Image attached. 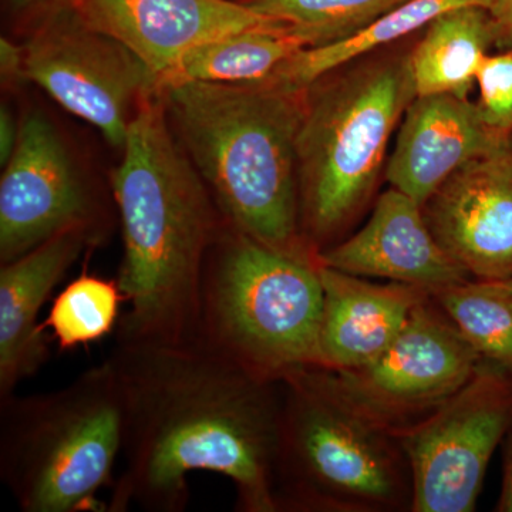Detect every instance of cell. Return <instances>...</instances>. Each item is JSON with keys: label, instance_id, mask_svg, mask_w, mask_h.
<instances>
[{"label": "cell", "instance_id": "obj_15", "mask_svg": "<svg viewBox=\"0 0 512 512\" xmlns=\"http://www.w3.org/2000/svg\"><path fill=\"white\" fill-rule=\"evenodd\" d=\"M510 136L488 126L478 104L467 97L417 96L407 107L387 165V180L423 207L461 165L494 150Z\"/></svg>", "mask_w": 512, "mask_h": 512}, {"label": "cell", "instance_id": "obj_2", "mask_svg": "<svg viewBox=\"0 0 512 512\" xmlns=\"http://www.w3.org/2000/svg\"><path fill=\"white\" fill-rule=\"evenodd\" d=\"M121 150L110 191L124 245L116 281L128 308L116 343H192L202 271L227 221L175 136L160 93L141 101Z\"/></svg>", "mask_w": 512, "mask_h": 512}, {"label": "cell", "instance_id": "obj_17", "mask_svg": "<svg viewBox=\"0 0 512 512\" xmlns=\"http://www.w3.org/2000/svg\"><path fill=\"white\" fill-rule=\"evenodd\" d=\"M319 274L323 312L316 366L328 370L356 369L375 360L402 332L413 309L433 296L417 286L376 284L320 264Z\"/></svg>", "mask_w": 512, "mask_h": 512}, {"label": "cell", "instance_id": "obj_28", "mask_svg": "<svg viewBox=\"0 0 512 512\" xmlns=\"http://www.w3.org/2000/svg\"><path fill=\"white\" fill-rule=\"evenodd\" d=\"M497 511L512 512V434L505 453L503 488H501L500 501Z\"/></svg>", "mask_w": 512, "mask_h": 512}, {"label": "cell", "instance_id": "obj_1", "mask_svg": "<svg viewBox=\"0 0 512 512\" xmlns=\"http://www.w3.org/2000/svg\"><path fill=\"white\" fill-rule=\"evenodd\" d=\"M107 362L124 410L123 470L109 512H183L188 477H227L242 512H278L279 382L198 343L120 345Z\"/></svg>", "mask_w": 512, "mask_h": 512}, {"label": "cell", "instance_id": "obj_18", "mask_svg": "<svg viewBox=\"0 0 512 512\" xmlns=\"http://www.w3.org/2000/svg\"><path fill=\"white\" fill-rule=\"evenodd\" d=\"M410 53L417 96L451 93L467 97L497 29L483 6H461L437 16Z\"/></svg>", "mask_w": 512, "mask_h": 512}, {"label": "cell", "instance_id": "obj_11", "mask_svg": "<svg viewBox=\"0 0 512 512\" xmlns=\"http://www.w3.org/2000/svg\"><path fill=\"white\" fill-rule=\"evenodd\" d=\"M0 178V264L70 229L106 234L110 207L49 117L20 121L15 153Z\"/></svg>", "mask_w": 512, "mask_h": 512}, {"label": "cell", "instance_id": "obj_9", "mask_svg": "<svg viewBox=\"0 0 512 512\" xmlns=\"http://www.w3.org/2000/svg\"><path fill=\"white\" fill-rule=\"evenodd\" d=\"M25 80L63 109L123 148L141 101L158 93V76L128 47L90 28L69 5L50 13L32 33Z\"/></svg>", "mask_w": 512, "mask_h": 512}, {"label": "cell", "instance_id": "obj_8", "mask_svg": "<svg viewBox=\"0 0 512 512\" xmlns=\"http://www.w3.org/2000/svg\"><path fill=\"white\" fill-rule=\"evenodd\" d=\"M512 429V372L484 360L436 412L396 434L412 474L413 512L476 510L495 448Z\"/></svg>", "mask_w": 512, "mask_h": 512}, {"label": "cell", "instance_id": "obj_7", "mask_svg": "<svg viewBox=\"0 0 512 512\" xmlns=\"http://www.w3.org/2000/svg\"><path fill=\"white\" fill-rule=\"evenodd\" d=\"M119 380L107 359L60 389L0 399V478L23 512H104L123 453Z\"/></svg>", "mask_w": 512, "mask_h": 512}, {"label": "cell", "instance_id": "obj_4", "mask_svg": "<svg viewBox=\"0 0 512 512\" xmlns=\"http://www.w3.org/2000/svg\"><path fill=\"white\" fill-rule=\"evenodd\" d=\"M275 498L279 511L412 510L400 441L336 389L318 366L279 380Z\"/></svg>", "mask_w": 512, "mask_h": 512}, {"label": "cell", "instance_id": "obj_19", "mask_svg": "<svg viewBox=\"0 0 512 512\" xmlns=\"http://www.w3.org/2000/svg\"><path fill=\"white\" fill-rule=\"evenodd\" d=\"M311 46V39L305 33L286 23L255 26L195 47L161 77L158 92L181 82H265L296 53Z\"/></svg>", "mask_w": 512, "mask_h": 512}, {"label": "cell", "instance_id": "obj_10", "mask_svg": "<svg viewBox=\"0 0 512 512\" xmlns=\"http://www.w3.org/2000/svg\"><path fill=\"white\" fill-rule=\"evenodd\" d=\"M484 362L433 296L424 299L392 345L356 369L325 370L346 399L399 434L447 402Z\"/></svg>", "mask_w": 512, "mask_h": 512}, {"label": "cell", "instance_id": "obj_3", "mask_svg": "<svg viewBox=\"0 0 512 512\" xmlns=\"http://www.w3.org/2000/svg\"><path fill=\"white\" fill-rule=\"evenodd\" d=\"M305 93L265 82L160 90L175 136L224 220L268 247L316 258L299 222L296 141Z\"/></svg>", "mask_w": 512, "mask_h": 512}, {"label": "cell", "instance_id": "obj_30", "mask_svg": "<svg viewBox=\"0 0 512 512\" xmlns=\"http://www.w3.org/2000/svg\"><path fill=\"white\" fill-rule=\"evenodd\" d=\"M505 282H507V284H508V285H510V286H511V288H512V278H510V279H505Z\"/></svg>", "mask_w": 512, "mask_h": 512}, {"label": "cell", "instance_id": "obj_29", "mask_svg": "<svg viewBox=\"0 0 512 512\" xmlns=\"http://www.w3.org/2000/svg\"><path fill=\"white\" fill-rule=\"evenodd\" d=\"M50 2H53V0H10L13 8L18 10L39 8V6L46 5V3Z\"/></svg>", "mask_w": 512, "mask_h": 512}, {"label": "cell", "instance_id": "obj_14", "mask_svg": "<svg viewBox=\"0 0 512 512\" xmlns=\"http://www.w3.org/2000/svg\"><path fill=\"white\" fill-rule=\"evenodd\" d=\"M316 259L346 274L413 285L431 295L470 281L434 237L423 207L397 188L377 200L365 227Z\"/></svg>", "mask_w": 512, "mask_h": 512}, {"label": "cell", "instance_id": "obj_22", "mask_svg": "<svg viewBox=\"0 0 512 512\" xmlns=\"http://www.w3.org/2000/svg\"><path fill=\"white\" fill-rule=\"evenodd\" d=\"M121 303L126 301L117 281L82 275L56 296L43 328L52 329L60 350L87 345L113 332Z\"/></svg>", "mask_w": 512, "mask_h": 512}, {"label": "cell", "instance_id": "obj_12", "mask_svg": "<svg viewBox=\"0 0 512 512\" xmlns=\"http://www.w3.org/2000/svg\"><path fill=\"white\" fill-rule=\"evenodd\" d=\"M423 211L441 247L468 275L512 278V136L461 165Z\"/></svg>", "mask_w": 512, "mask_h": 512}, {"label": "cell", "instance_id": "obj_21", "mask_svg": "<svg viewBox=\"0 0 512 512\" xmlns=\"http://www.w3.org/2000/svg\"><path fill=\"white\" fill-rule=\"evenodd\" d=\"M481 357L512 372V288L505 281H467L433 295Z\"/></svg>", "mask_w": 512, "mask_h": 512}, {"label": "cell", "instance_id": "obj_5", "mask_svg": "<svg viewBox=\"0 0 512 512\" xmlns=\"http://www.w3.org/2000/svg\"><path fill=\"white\" fill-rule=\"evenodd\" d=\"M322 312L318 259L268 247L225 222L202 271L195 343L279 382L318 363Z\"/></svg>", "mask_w": 512, "mask_h": 512}, {"label": "cell", "instance_id": "obj_23", "mask_svg": "<svg viewBox=\"0 0 512 512\" xmlns=\"http://www.w3.org/2000/svg\"><path fill=\"white\" fill-rule=\"evenodd\" d=\"M406 0H251L265 18L301 30L312 46L350 36Z\"/></svg>", "mask_w": 512, "mask_h": 512}, {"label": "cell", "instance_id": "obj_27", "mask_svg": "<svg viewBox=\"0 0 512 512\" xmlns=\"http://www.w3.org/2000/svg\"><path fill=\"white\" fill-rule=\"evenodd\" d=\"M20 124L10 113L9 107L3 104L0 107V164L5 167L10 157L15 153L18 144Z\"/></svg>", "mask_w": 512, "mask_h": 512}, {"label": "cell", "instance_id": "obj_20", "mask_svg": "<svg viewBox=\"0 0 512 512\" xmlns=\"http://www.w3.org/2000/svg\"><path fill=\"white\" fill-rule=\"evenodd\" d=\"M490 3L491 0H406L350 36L326 45L306 47L265 82L292 92H303L333 70L416 32L448 10L461 6L488 9Z\"/></svg>", "mask_w": 512, "mask_h": 512}, {"label": "cell", "instance_id": "obj_6", "mask_svg": "<svg viewBox=\"0 0 512 512\" xmlns=\"http://www.w3.org/2000/svg\"><path fill=\"white\" fill-rule=\"evenodd\" d=\"M416 97L410 55L365 63L306 89L296 141L299 222L313 254L366 207L394 127Z\"/></svg>", "mask_w": 512, "mask_h": 512}, {"label": "cell", "instance_id": "obj_26", "mask_svg": "<svg viewBox=\"0 0 512 512\" xmlns=\"http://www.w3.org/2000/svg\"><path fill=\"white\" fill-rule=\"evenodd\" d=\"M497 29V46L500 49L512 47V0H491L488 6Z\"/></svg>", "mask_w": 512, "mask_h": 512}, {"label": "cell", "instance_id": "obj_13", "mask_svg": "<svg viewBox=\"0 0 512 512\" xmlns=\"http://www.w3.org/2000/svg\"><path fill=\"white\" fill-rule=\"evenodd\" d=\"M90 28L119 40L161 77L195 47L266 25L247 3L229 0H66Z\"/></svg>", "mask_w": 512, "mask_h": 512}, {"label": "cell", "instance_id": "obj_25", "mask_svg": "<svg viewBox=\"0 0 512 512\" xmlns=\"http://www.w3.org/2000/svg\"><path fill=\"white\" fill-rule=\"evenodd\" d=\"M0 72L3 82L25 80V52L9 39H0Z\"/></svg>", "mask_w": 512, "mask_h": 512}, {"label": "cell", "instance_id": "obj_16", "mask_svg": "<svg viewBox=\"0 0 512 512\" xmlns=\"http://www.w3.org/2000/svg\"><path fill=\"white\" fill-rule=\"evenodd\" d=\"M96 244L86 229H70L0 264V399L49 359L40 311L84 249Z\"/></svg>", "mask_w": 512, "mask_h": 512}, {"label": "cell", "instance_id": "obj_24", "mask_svg": "<svg viewBox=\"0 0 512 512\" xmlns=\"http://www.w3.org/2000/svg\"><path fill=\"white\" fill-rule=\"evenodd\" d=\"M476 82L480 89L477 104L485 123L512 134V50L485 57Z\"/></svg>", "mask_w": 512, "mask_h": 512}]
</instances>
